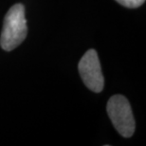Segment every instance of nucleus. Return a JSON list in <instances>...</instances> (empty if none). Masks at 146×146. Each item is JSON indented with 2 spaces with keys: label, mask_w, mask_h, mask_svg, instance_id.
<instances>
[{
  "label": "nucleus",
  "mask_w": 146,
  "mask_h": 146,
  "mask_svg": "<svg viewBox=\"0 0 146 146\" xmlns=\"http://www.w3.org/2000/svg\"><path fill=\"white\" fill-rule=\"evenodd\" d=\"M107 114L118 133L130 138L135 132L136 122L129 102L122 95L112 96L106 106Z\"/></svg>",
  "instance_id": "f03ea898"
},
{
  "label": "nucleus",
  "mask_w": 146,
  "mask_h": 146,
  "mask_svg": "<svg viewBox=\"0 0 146 146\" xmlns=\"http://www.w3.org/2000/svg\"><path fill=\"white\" fill-rule=\"evenodd\" d=\"M79 73L86 86L95 93L103 91L104 79L98 53L95 49H88L81 58L78 65Z\"/></svg>",
  "instance_id": "7ed1b4c3"
},
{
  "label": "nucleus",
  "mask_w": 146,
  "mask_h": 146,
  "mask_svg": "<svg viewBox=\"0 0 146 146\" xmlns=\"http://www.w3.org/2000/svg\"><path fill=\"white\" fill-rule=\"evenodd\" d=\"M119 4H121L123 7L129 9L139 8L145 2V0H116Z\"/></svg>",
  "instance_id": "20e7f679"
},
{
  "label": "nucleus",
  "mask_w": 146,
  "mask_h": 146,
  "mask_svg": "<svg viewBox=\"0 0 146 146\" xmlns=\"http://www.w3.org/2000/svg\"><path fill=\"white\" fill-rule=\"evenodd\" d=\"M27 34L28 27L25 7L22 4H15L11 7L5 15L0 46L4 50L11 51L23 43Z\"/></svg>",
  "instance_id": "f257e3e1"
}]
</instances>
